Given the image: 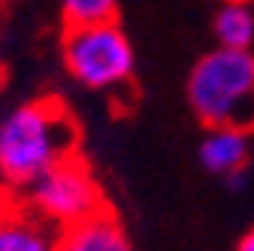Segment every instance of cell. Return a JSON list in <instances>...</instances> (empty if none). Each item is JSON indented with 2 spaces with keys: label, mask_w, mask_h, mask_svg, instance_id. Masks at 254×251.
<instances>
[{
  "label": "cell",
  "mask_w": 254,
  "mask_h": 251,
  "mask_svg": "<svg viewBox=\"0 0 254 251\" xmlns=\"http://www.w3.org/2000/svg\"><path fill=\"white\" fill-rule=\"evenodd\" d=\"M76 151L79 124L58 97L21 103L0 121V179L18 194Z\"/></svg>",
  "instance_id": "cell-1"
},
{
  "label": "cell",
  "mask_w": 254,
  "mask_h": 251,
  "mask_svg": "<svg viewBox=\"0 0 254 251\" xmlns=\"http://www.w3.org/2000/svg\"><path fill=\"white\" fill-rule=\"evenodd\" d=\"M188 103L206 127L254 133V49H212L188 76Z\"/></svg>",
  "instance_id": "cell-2"
},
{
  "label": "cell",
  "mask_w": 254,
  "mask_h": 251,
  "mask_svg": "<svg viewBox=\"0 0 254 251\" xmlns=\"http://www.w3.org/2000/svg\"><path fill=\"white\" fill-rule=\"evenodd\" d=\"M61 55H64L67 73L91 91L115 94V91L130 88L133 82L136 55H133L130 37L124 34L118 18L64 27Z\"/></svg>",
  "instance_id": "cell-3"
},
{
  "label": "cell",
  "mask_w": 254,
  "mask_h": 251,
  "mask_svg": "<svg viewBox=\"0 0 254 251\" xmlns=\"http://www.w3.org/2000/svg\"><path fill=\"white\" fill-rule=\"evenodd\" d=\"M21 197L55 230L73 227V224L85 221V218L97 215L109 206L100 179L94 176L91 164L79 151L58 161L34 185H27L21 191Z\"/></svg>",
  "instance_id": "cell-4"
},
{
  "label": "cell",
  "mask_w": 254,
  "mask_h": 251,
  "mask_svg": "<svg viewBox=\"0 0 254 251\" xmlns=\"http://www.w3.org/2000/svg\"><path fill=\"white\" fill-rule=\"evenodd\" d=\"M58 230L27 206V200L0 188V251H55Z\"/></svg>",
  "instance_id": "cell-5"
},
{
  "label": "cell",
  "mask_w": 254,
  "mask_h": 251,
  "mask_svg": "<svg viewBox=\"0 0 254 251\" xmlns=\"http://www.w3.org/2000/svg\"><path fill=\"white\" fill-rule=\"evenodd\" d=\"M55 251H133L121 218L106 206L103 212L85 218V221L58 230Z\"/></svg>",
  "instance_id": "cell-6"
},
{
  "label": "cell",
  "mask_w": 254,
  "mask_h": 251,
  "mask_svg": "<svg viewBox=\"0 0 254 251\" xmlns=\"http://www.w3.org/2000/svg\"><path fill=\"white\" fill-rule=\"evenodd\" d=\"M251 158V133L236 127H206L200 142V164L212 173L227 179L236 170H245Z\"/></svg>",
  "instance_id": "cell-7"
},
{
  "label": "cell",
  "mask_w": 254,
  "mask_h": 251,
  "mask_svg": "<svg viewBox=\"0 0 254 251\" xmlns=\"http://www.w3.org/2000/svg\"><path fill=\"white\" fill-rule=\"evenodd\" d=\"M218 49L248 52L254 46V6L251 3H221L215 12Z\"/></svg>",
  "instance_id": "cell-8"
},
{
  "label": "cell",
  "mask_w": 254,
  "mask_h": 251,
  "mask_svg": "<svg viewBox=\"0 0 254 251\" xmlns=\"http://www.w3.org/2000/svg\"><path fill=\"white\" fill-rule=\"evenodd\" d=\"M58 3H61V15H64V27L118 18V0H58Z\"/></svg>",
  "instance_id": "cell-9"
},
{
  "label": "cell",
  "mask_w": 254,
  "mask_h": 251,
  "mask_svg": "<svg viewBox=\"0 0 254 251\" xmlns=\"http://www.w3.org/2000/svg\"><path fill=\"white\" fill-rule=\"evenodd\" d=\"M224 182H227V185L233 188V191H239V188H245V185H248V167H245V170H236V173H233V176H227Z\"/></svg>",
  "instance_id": "cell-10"
},
{
  "label": "cell",
  "mask_w": 254,
  "mask_h": 251,
  "mask_svg": "<svg viewBox=\"0 0 254 251\" xmlns=\"http://www.w3.org/2000/svg\"><path fill=\"white\" fill-rule=\"evenodd\" d=\"M236 251H254V227L242 233V239L236 242Z\"/></svg>",
  "instance_id": "cell-11"
},
{
  "label": "cell",
  "mask_w": 254,
  "mask_h": 251,
  "mask_svg": "<svg viewBox=\"0 0 254 251\" xmlns=\"http://www.w3.org/2000/svg\"><path fill=\"white\" fill-rule=\"evenodd\" d=\"M6 6H9V0H0V24H3V18H6Z\"/></svg>",
  "instance_id": "cell-12"
},
{
  "label": "cell",
  "mask_w": 254,
  "mask_h": 251,
  "mask_svg": "<svg viewBox=\"0 0 254 251\" xmlns=\"http://www.w3.org/2000/svg\"><path fill=\"white\" fill-rule=\"evenodd\" d=\"M221 3H251L254 6V0H221Z\"/></svg>",
  "instance_id": "cell-13"
},
{
  "label": "cell",
  "mask_w": 254,
  "mask_h": 251,
  "mask_svg": "<svg viewBox=\"0 0 254 251\" xmlns=\"http://www.w3.org/2000/svg\"><path fill=\"white\" fill-rule=\"evenodd\" d=\"M3 82H6V76H3V67H0V91H3Z\"/></svg>",
  "instance_id": "cell-14"
}]
</instances>
